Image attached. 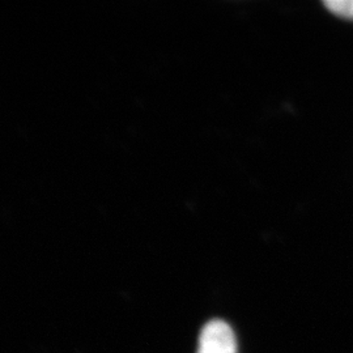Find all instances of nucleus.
Returning a JSON list of instances; mask_svg holds the SVG:
<instances>
[{
  "label": "nucleus",
  "instance_id": "f257e3e1",
  "mask_svg": "<svg viewBox=\"0 0 353 353\" xmlns=\"http://www.w3.org/2000/svg\"><path fill=\"white\" fill-rule=\"evenodd\" d=\"M196 353H239L233 330L221 319L210 321L201 331Z\"/></svg>",
  "mask_w": 353,
  "mask_h": 353
},
{
  "label": "nucleus",
  "instance_id": "f03ea898",
  "mask_svg": "<svg viewBox=\"0 0 353 353\" xmlns=\"http://www.w3.org/2000/svg\"><path fill=\"white\" fill-rule=\"evenodd\" d=\"M323 4L330 12L353 20V0H325Z\"/></svg>",
  "mask_w": 353,
  "mask_h": 353
}]
</instances>
